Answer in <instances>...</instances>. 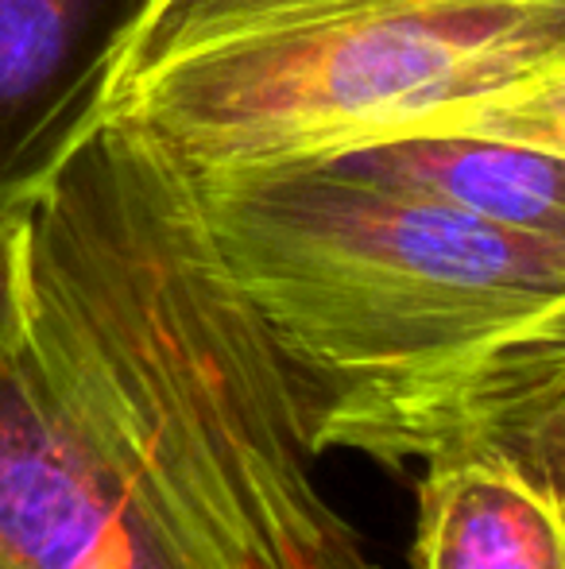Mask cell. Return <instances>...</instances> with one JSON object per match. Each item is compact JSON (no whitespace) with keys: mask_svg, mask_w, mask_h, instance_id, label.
<instances>
[{"mask_svg":"<svg viewBox=\"0 0 565 569\" xmlns=\"http://www.w3.org/2000/svg\"><path fill=\"white\" fill-rule=\"evenodd\" d=\"M407 128H473V132L507 136V140L543 143L565 156V59L512 90H500L484 101L426 117Z\"/></svg>","mask_w":565,"mask_h":569,"instance_id":"6","label":"cell"},{"mask_svg":"<svg viewBox=\"0 0 565 569\" xmlns=\"http://www.w3.org/2000/svg\"><path fill=\"white\" fill-rule=\"evenodd\" d=\"M186 179L229 276L280 345L317 457L423 461L492 360L565 333V244L330 159Z\"/></svg>","mask_w":565,"mask_h":569,"instance_id":"2","label":"cell"},{"mask_svg":"<svg viewBox=\"0 0 565 569\" xmlns=\"http://www.w3.org/2000/svg\"><path fill=\"white\" fill-rule=\"evenodd\" d=\"M565 59V0H171L105 117L186 171L283 163L473 106Z\"/></svg>","mask_w":565,"mask_h":569,"instance_id":"3","label":"cell"},{"mask_svg":"<svg viewBox=\"0 0 565 569\" xmlns=\"http://www.w3.org/2000/svg\"><path fill=\"white\" fill-rule=\"evenodd\" d=\"M314 461L186 171L105 117L28 213L0 569H384Z\"/></svg>","mask_w":565,"mask_h":569,"instance_id":"1","label":"cell"},{"mask_svg":"<svg viewBox=\"0 0 565 569\" xmlns=\"http://www.w3.org/2000/svg\"><path fill=\"white\" fill-rule=\"evenodd\" d=\"M171 0H0V210L31 206L98 132Z\"/></svg>","mask_w":565,"mask_h":569,"instance_id":"5","label":"cell"},{"mask_svg":"<svg viewBox=\"0 0 565 569\" xmlns=\"http://www.w3.org/2000/svg\"><path fill=\"white\" fill-rule=\"evenodd\" d=\"M28 213L31 206L0 210V368L28 322Z\"/></svg>","mask_w":565,"mask_h":569,"instance_id":"7","label":"cell"},{"mask_svg":"<svg viewBox=\"0 0 565 569\" xmlns=\"http://www.w3.org/2000/svg\"><path fill=\"white\" fill-rule=\"evenodd\" d=\"M423 461L418 569H565V333L492 360Z\"/></svg>","mask_w":565,"mask_h":569,"instance_id":"4","label":"cell"}]
</instances>
